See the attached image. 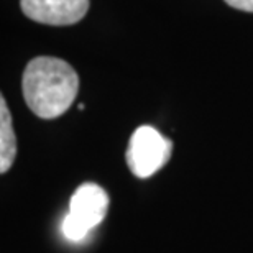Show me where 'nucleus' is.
<instances>
[{
    "mask_svg": "<svg viewBox=\"0 0 253 253\" xmlns=\"http://www.w3.org/2000/svg\"><path fill=\"white\" fill-rule=\"evenodd\" d=\"M28 18L38 23L64 27L78 23L89 10V0H20Z\"/></svg>",
    "mask_w": 253,
    "mask_h": 253,
    "instance_id": "7ed1b4c3",
    "label": "nucleus"
},
{
    "mask_svg": "<svg viewBox=\"0 0 253 253\" xmlns=\"http://www.w3.org/2000/svg\"><path fill=\"white\" fill-rule=\"evenodd\" d=\"M25 102L40 119H56L73 105L79 89L78 73L64 59L38 56L23 71Z\"/></svg>",
    "mask_w": 253,
    "mask_h": 253,
    "instance_id": "f257e3e1",
    "label": "nucleus"
},
{
    "mask_svg": "<svg viewBox=\"0 0 253 253\" xmlns=\"http://www.w3.org/2000/svg\"><path fill=\"white\" fill-rule=\"evenodd\" d=\"M109 209V194L99 184L85 183L79 186L69 202V214L92 230L104 220Z\"/></svg>",
    "mask_w": 253,
    "mask_h": 253,
    "instance_id": "20e7f679",
    "label": "nucleus"
},
{
    "mask_svg": "<svg viewBox=\"0 0 253 253\" xmlns=\"http://www.w3.org/2000/svg\"><path fill=\"white\" fill-rule=\"evenodd\" d=\"M173 143L150 125L138 126L126 148V165L136 178H150L168 163Z\"/></svg>",
    "mask_w": 253,
    "mask_h": 253,
    "instance_id": "f03ea898",
    "label": "nucleus"
},
{
    "mask_svg": "<svg viewBox=\"0 0 253 253\" xmlns=\"http://www.w3.org/2000/svg\"><path fill=\"white\" fill-rule=\"evenodd\" d=\"M63 235L71 242H79L83 240L85 235L89 234V229L85 227L83 222L78 220L73 214H68L64 217L63 225H61Z\"/></svg>",
    "mask_w": 253,
    "mask_h": 253,
    "instance_id": "423d86ee",
    "label": "nucleus"
},
{
    "mask_svg": "<svg viewBox=\"0 0 253 253\" xmlns=\"http://www.w3.org/2000/svg\"><path fill=\"white\" fill-rule=\"evenodd\" d=\"M230 7L244 10V12H253V0H225Z\"/></svg>",
    "mask_w": 253,
    "mask_h": 253,
    "instance_id": "0eeeda50",
    "label": "nucleus"
},
{
    "mask_svg": "<svg viewBox=\"0 0 253 253\" xmlns=\"http://www.w3.org/2000/svg\"><path fill=\"white\" fill-rule=\"evenodd\" d=\"M17 156V138L12 125V115L7 102L0 99V173H7L12 168Z\"/></svg>",
    "mask_w": 253,
    "mask_h": 253,
    "instance_id": "39448f33",
    "label": "nucleus"
}]
</instances>
